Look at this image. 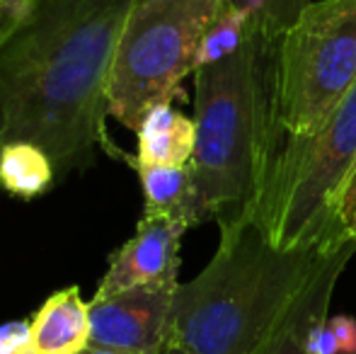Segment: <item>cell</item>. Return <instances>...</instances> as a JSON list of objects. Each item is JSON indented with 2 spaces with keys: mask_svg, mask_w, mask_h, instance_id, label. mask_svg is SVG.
I'll list each match as a JSON object with an SVG mask.
<instances>
[{
  "mask_svg": "<svg viewBox=\"0 0 356 354\" xmlns=\"http://www.w3.org/2000/svg\"><path fill=\"white\" fill-rule=\"evenodd\" d=\"M124 163L131 166L138 175L145 216L175 218V221L187 223L189 228L197 223H207L192 166H148V163L136 161V156H127Z\"/></svg>",
  "mask_w": 356,
  "mask_h": 354,
  "instance_id": "10",
  "label": "cell"
},
{
  "mask_svg": "<svg viewBox=\"0 0 356 354\" xmlns=\"http://www.w3.org/2000/svg\"><path fill=\"white\" fill-rule=\"evenodd\" d=\"M310 354H313V352H310Z\"/></svg>",
  "mask_w": 356,
  "mask_h": 354,
  "instance_id": "23",
  "label": "cell"
},
{
  "mask_svg": "<svg viewBox=\"0 0 356 354\" xmlns=\"http://www.w3.org/2000/svg\"><path fill=\"white\" fill-rule=\"evenodd\" d=\"M80 354H112V352H104V350H95V347H88V350L80 352Z\"/></svg>",
  "mask_w": 356,
  "mask_h": 354,
  "instance_id": "21",
  "label": "cell"
},
{
  "mask_svg": "<svg viewBox=\"0 0 356 354\" xmlns=\"http://www.w3.org/2000/svg\"><path fill=\"white\" fill-rule=\"evenodd\" d=\"M228 0H136L109 73V117L136 131L145 112L182 95L209 24Z\"/></svg>",
  "mask_w": 356,
  "mask_h": 354,
  "instance_id": "5",
  "label": "cell"
},
{
  "mask_svg": "<svg viewBox=\"0 0 356 354\" xmlns=\"http://www.w3.org/2000/svg\"><path fill=\"white\" fill-rule=\"evenodd\" d=\"M327 328L337 342L339 354H356V321L349 316L327 318Z\"/></svg>",
  "mask_w": 356,
  "mask_h": 354,
  "instance_id": "18",
  "label": "cell"
},
{
  "mask_svg": "<svg viewBox=\"0 0 356 354\" xmlns=\"http://www.w3.org/2000/svg\"><path fill=\"white\" fill-rule=\"evenodd\" d=\"M337 248L282 250L259 218L223 231L211 262L175 291L168 347L254 354Z\"/></svg>",
  "mask_w": 356,
  "mask_h": 354,
  "instance_id": "3",
  "label": "cell"
},
{
  "mask_svg": "<svg viewBox=\"0 0 356 354\" xmlns=\"http://www.w3.org/2000/svg\"><path fill=\"white\" fill-rule=\"evenodd\" d=\"M136 136V161L148 166H189L197 148V124L172 102H160L145 112Z\"/></svg>",
  "mask_w": 356,
  "mask_h": 354,
  "instance_id": "12",
  "label": "cell"
},
{
  "mask_svg": "<svg viewBox=\"0 0 356 354\" xmlns=\"http://www.w3.org/2000/svg\"><path fill=\"white\" fill-rule=\"evenodd\" d=\"M134 3L42 0L0 54V146H39L56 179L90 168L97 151L127 161L107 134V88Z\"/></svg>",
  "mask_w": 356,
  "mask_h": 354,
  "instance_id": "1",
  "label": "cell"
},
{
  "mask_svg": "<svg viewBox=\"0 0 356 354\" xmlns=\"http://www.w3.org/2000/svg\"><path fill=\"white\" fill-rule=\"evenodd\" d=\"M42 0H0V54L37 15Z\"/></svg>",
  "mask_w": 356,
  "mask_h": 354,
  "instance_id": "16",
  "label": "cell"
},
{
  "mask_svg": "<svg viewBox=\"0 0 356 354\" xmlns=\"http://www.w3.org/2000/svg\"><path fill=\"white\" fill-rule=\"evenodd\" d=\"M56 182V170L47 153L27 141L0 146V187L19 199H34Z\"/></svg>",
  "mask_w": 356,
  "mask_h": 354,
  "instance_id": "13",
  "label": "cell"
},
{
  "mask_svg": "<svg viewBox=\"0 0 356 354\" xmlns=\"http://www.w3.org/2000/svg\"><path fill=\"white\" fill-rule=\"evenodd\" d=\"M179 279L90 301V347L112 354H163Z\"/></svg>",
  "mask_w": 356,
  "mask_h": 354,
  "instance_id": "7",
  "label": "cell"
},
{
  "mask_svg": "<svg viewBox=\"0 0 356 354\" xmlns=\"http://www.w3.org/2000/svg\"><path fill=\"white\" fill-rule=\"evenodd\" d=\"M356 252V243L347 241L332 250L318 272L313 274L305 289L298 293L293 306L282 318L272 335L257 347L254 354H310V342L313 335L327 323L330 301H332L334 287L342 277L344 267Z\"/></svg>",
  "mask_w": 356,
  "mask_h": 354,
  "instance_id": "9",
  "label": "cell"
},
{
  "mask_svg": "<svg viewBox=\"0 0 356 354\" xmlns=\"http://www.w3.org/2000/svg\"><path fill=\"white\" fill-rule=\"evenodd\" d=\"M192 172L207 221L230 231L262 216L286 134L277 109V44L248 39L238 54L194 73Z\"/></svg>",
  "mask_w": 356,
  "mask_h": 354,
  "instance_id": "2",
  "label": "cell"
},
{
  "mask_svg": "<svg viewBox=\"0 0 356 354\" xmlns=\"http://www.w3.org/2000/svg\"><path fill=\"white\" fill-rule=\"evenodd\" d=\"M29 323L37 354H80L90 347V303L78 287L51 293Z\"/></svg>",
  "mask_w": 356,
  "mask_h": 354,
  "instance_id": "11",
  "label": "cell"
},
{
  "mask_svg": "<svg viewBox=\"0 0 356 354\" xmlns=\"http://www.w3.org/2000/svg\"><path fill=\"white\" fill-rule=\"evenodd\" d=\"M356 86V0H313L277 42V109L286 138L305 136Z\"/></svg>",
  "mask_w": 356,
  "mask_h": 354,
  "instance_id": "6",
  "label": "cell"
},
{
  "mask_svg": "<svg viewBox=\"0 0 356 354\" xmlns=\"http://www.w3.org/2000/svg\"><path fill=\"white\" fill-rule=\"evenodd\" d=\"M354 211H356V168H354L352 177L347 179V184H344V192H342L339 209H337V221H339V226H342L344 233H347V226H349V221H352Z\"/></svg>",
  "mask_w": 356,
  "mask_h": 354,
  "instance_id": "19",
  "label": "cell"
},
{
  "mask_svg": "<svg viewBox=\"0 0 356 354\" xmlns=\"http://www.w3.org/2000/svg\"><path fill=\"white\" fill-rule=\"evenodd\" d=\"M187 231L189 226L182 221L143 214L136 233L109 257V267L92 298H107L143 284L177 279L179 248Z\"/></svg>",
  "mask_w": 356,
  "mask_h": 354,
  "instance_id": "8",
  "label": "cell"
},
{
  "mask_svg": "<svg viewBox=\"0 0 356 354\" xmlns=\"http://www.w3.org/2000/svg\"><path fill=\"white\" fill-rule=\"evenodd\" d=\"M347 236H349V241L356 243V211H354L352 221H349V226H347Z\"/></svg>",
  "mask_w": 356,
  "mask_h": 354,
  "instance_id": "20",
  "label": "cell"
},
{
  "mask_svg": "<svg viewBox=\"0 0 356 354\" xmlns=\"http://www.w3.org/2000/svg\"><path fill=\"white\" fill-rule=\"evenodd\" d=\"M356 168V86L315 131L286 138L259 221L282 250L337 248L344 184Z\"/></svg>",
  "mask_w": 356,
  "mask_h": 354,
  "instance_id": "4",
  "label": "cell"
},
{
  "mask_svg": "<svg viewBox=\"0 0 356 354\" xmlns=\"http://www.w3.org/2000/svg\"><path fill=\"white\" fill-rule=\"evenodd\" d=\"M163 354H187V352H182V350H177V347H168Z\"/></svg>",
  "mask_w": 356,
  "mask_h": 354,
  "instance_id": "22",
  "label": "cell"
},
{
  "mask_svg": "<svg viewBox=\"0 0 356 354\" xmlns=\"http://www.w3.org/2000/svg\"><path fill=\"white\" fill-rule=\"evenodd\" d=\"M250 37H252V27H250L248 17L235 8H230V5H225L218 17L204 32L202 44L197 49V58H194V73L199 68L216 66V63L238 54L248 44Z\"/></svg>",
  "mask_w": 356,
  "mask_h": 354,
  "instance_id": "14",
  "label": "cell"
},
{
  "mask_svg": "<svg viewBox=\"0 0 356 354\" xmlns=\"http://www.w3.org/2000/svg\"><path fill=\"white\" fill-rule=\"evenodd\" d=\"M0 354H37L32 342V323L13 321L0 325Z\"/></svg>",
  "mask_w": 356,
  "mask_h": 354,
  "instance_id": "17",
  "label": "cell"
},
{
  "mask_svg": "<svg viewBox=\"0 0 356 354\" xmlns=\"http://www.w3.org/2000/svg\"><path fill=\"white\" fill-rule=\"evenodd\" d=\"M310 3L313 0H228L230 8L248 17L252 32L272 44L293 27Z\"/></svg>",
  "mask_w": 356,
  "mask_h": 354,
  "instance_id": "15",
  "label": "cell"
}]
</instances>
